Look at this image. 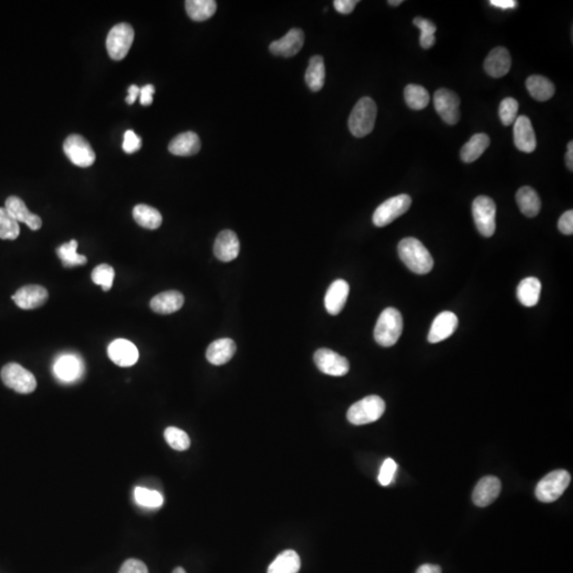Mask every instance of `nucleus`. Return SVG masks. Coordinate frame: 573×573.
Returning a JSON list of instances; mask_svg holds the SVG:
<instances>
[{
    "label": "nucleus",
    "instance_id": "6ab92c4d",
    "mask_svg": "<svg viewBox=\"0 0 573 573\" xmlns=\"http://www.w3.org/2000/svg\"><path fill=\"white\" fill-rule=\"evenodd\" d=\"M349 285L344 279H337L329 285L325 295V308L331 316H337L343 310L349 297Z\"/></svg>",
    "mask_w": 573,
    "mask_h": 573
},
{
    "label": "nucleus",
    "instance_id": "09e8293b",
    "mask_svg": "<svg viewBox=\"0 0 573 573\" xmlns=\"http://www.w3.org/2000/svg\"><path fill=\"white\" fill-rule=\"evenodd\" d=\"M154 93H155V87L152 84H147L141 87V94H139L141 105H151V104L153 103Z\"/></svg>",
    "mask_w": 573,
    "mask_h": 573
},
{
    "label": "nucleus",
    "instance_id": "ea45409f",
    "mask_svg": "<svg viewBox=\"0 0 573 573\" xmlns=\"http://www.w3.org/2000/svg\"><path fill=\"white\" fill-rule=\"evenodd\" d=\"M413 24L420 30V43L424 49H429L435 44L434 33L437 26L431 20L422 18H414Z\"/></svg>",
    "mask_w": 573,
    "mask_h": 573
},
{
    "label": "nucleus",
    "instance_id": "c9c22d12",
    "mask_svg": "<svg viewBox=\"0 0 573 573\" xmlns=\"http://www.w3.org/2000/svg\"><path fill=\"white\" fill-rule=\"evenodd\" d=\"M405 100L412 110H420L427 108L430 102V95L425 87L420 85L409 84L405 89Z\"/></svg>",
    "mask_w": 573,
    "mask_h": 573
},
{
    "label": "nucleus",
    "instance_id": "4be33fe9",
    "mask_svg": "<svg viewBox=\"0 0 573 573\" xmlns=\"http://www.w3.org/2000/svg\"><path fill=\"white\" fill-rule=\"evenodd\" d=\"M5 208L18 223H25L32 231L41 228V219L37 214H32L20 198L15 195L8 198Z\"/></svg>",
    "mask_w": 573,
    "mask_h": 573
},
{
    "label": "nucleus",
    "instance_id": "6e6d98bb",
    "mask_svg": "<svg viewBox=\"0 0 573 573\" xmlns=\"http://www.w3.org/2000/svg\"><path fill=\"white\" fill-rule=\"evenodd\" d=\"M172 573H186V571H185L182 567H178V568L174 569Z\"/></svg>",
    "mask_w": 573,
    "mask_h": 573
},
{
    "label": "nucleus",
    "instance_id": "1a4fd4ad",
    "mask_svg": "<svg viewBox=\"0 0 573 573\" xmlns=\"http://www.w3.org/2000/svg\"><path fill=\"white\" fill-rule=\"evenodd\" d=\"M472 216L482 236L491 237L496 231V204L491 198L480 195L472 203Z\"/></svg>",
    "mask_w": 573,
    "mask_h": 573
},
{
    "label": "nucleus",
    "instance_id": "393cba45",
    "mask_svg": "<svg viewBox=\"0 0 573 573\" xmlns=\"http://www.w3.org/2000/svg\"><path fill=\"white\" fill-rule=\"evenodd\" d=\"M82 372V362L76 356H62L54 364V375L65 382H72L80 378Z\"/></svg>",
    "mask_w": 573,
    "mask_h": 573
},
{
    "label": "nucleus",
    "instance_id": "de8ad7c7",
    "mask_svg": "<svg viewBox=\"0 0 573 573\" xmlns=\"http://www.w3.org/2000/svg\"><path fill=\"white\" fill-rule=\"evenodd\" d=\"M359 3L357 0H335L333 7L341 14H351L355 10L356 5Z\"/></svg>",
    "mask_w": 573,
    "mask_h": 573
},
{
    "label": "nucleus",
    "instance_id": "7c9ffc66",
    "mask_svg": "<svg viewBox=\"0 0 573 573\" xmlns=\"http://www.w3.org/2000/svg\"><path fill=\"white\" fill-rule=\"evenodd\" d=\"M489 143H491V139H489V135L484 134V133L475 134L470 139V141L466 143L462 148L461 153H460L461 160L464 162H468V164L475 162L484 153L485 150L489 148Z\"/></svg>",
    "mask_w": 573,
    "mask_h": 573
},
{
    "label": "nucleus",
    "instance_id": "a211bd4d",
    "mask_svg": "<svg viewBox=\"0 0 573 573\" xmlns=\"http://www.w3.org/2000/svg\"><path fill=\"white\" fill-rule=\"evenodd\" d=\"M501 491V482L497 477L487 476L479 481L472 493V501L479 508L491 506Z\"/></svg>",
    "mask_w": 573,
    "mask_h": 573
},
{
    "label": "nucleus",
    "instance_id": "9b49d317",
    "mask_svg": "<svg viewBox=\"0 0 573 573\" xmlns=\"http://www.w3.org/2000/svg\"><path fill=\"white\" fill-rule=\"evenodd\" d=\"M316 368L330 376H345L349 371V362L347 358L328 349H320L314 356Z\"/></svg>",
    "mask_w": 573,
    "mask_h": 573
},
{
    "label": "nucleus",
    "instance_id": "dca6fc26",
    "mask_svg": "<svg viewBox=\"0 0 573 573\" xmlns=\"http://www.w3.org/2000/svg\"><path fill=\"white\" fill-rule=\"evenodd\" d=\"M514 143L524 153H532L536 149V136L530 118L520 116L514 122Z\"/></svg>",
    "mask_w": 573,
    "mask_h": 573
},
{
    "label": "nucleus",
    "instance_id": "b1692460",
    "mask_svg": "<svg viewBox=\"0 0 573 573\" xmlns=\"http://www.w3.org/2000/svg\"><path fill=\"white\" fill-rule=\"evenodd\" d=\"M184 302V295L179 291H166L155 295L150 302V307L156 314H170L179 311Z\"/></svg>",
    "mask_w": 573,
    "mask_h": 573
},
{
    "label": "nucleus",
    "instance_id": "39448f33",
    "mask_svg": "<svg viewBox=\"0 0 573 573\" xmlns=\"http://www.w3.org/2000/svg\"><path fill=\"white\" fill-rule=\"evenodd\" d=\"M571 476L567 470H558L543 477L535 489L539 501L550 503L556 501L570 484Z\"/></svg>",
    "mask_w": 573,
    "mask_h": 573
},
{
    "label": "nucleus",
    "instance_id": "58836bf2",
    "mask_svg": "<svg viewBox=\"0 0 573 573\" xmlns=\"http://www.w3.org/2000/svg\"><path fill=\"white\" fill-rule=\"evenodd\" d=\"M115 278V270L110 264H102L96 266L91 273V279L96 285H101L102 290H110Z\"/></svg>",
    "mask_w": 573,
    "mask_h": 573
},
{
    "label": "nucleus",
    "instance_id": "4c0bfd02",
    "mask_svg": "<svg viewBox=\"0 0 573 573\" xmlns=\"http://www.w3.org/2000/svg\"><path fill=\"white\" fill-rule=\"evenodd\" d=\"M165 439L171 448L178 451H184L191 447V439L185 431L176 427H168L165 430Z\"/></svg>",
    "mask_w": 573,
    "mask_h": 573
},
{
    "label": "nucleus",
    "instance_id": "e433bc0d",
    "mask_svg": "<svg viewBox=\"0 0 573 573\" xmlns=\"http://www.w3.org/2000/svg\"><path fill=\"white\" fill-rule=\"evenodd\" d=\"M20 233V223L6 208L0 207V238L14 240Z\"/></svg>",
    "mask_w": 573,
    "mask_h": 573
},
{
    "label": "nucleus",
    "instance_id": "6e6552de",
    "mask_svg": "<svg viewBox=\"0 0 573 573\" xmlns=\"http://www.w3.org/2000/svg\"><path fill=\"white\" fill-rule=\"evenodd\" d=\"M412 199L410 195H399L389 198L378 206L373 214V222L377 227H383L403 216L411 207Z\"/></svg>",
    "mask_w": 573,
    "mask_h": 573
},
{
    "label": "nucleus",
    "instance_id": "c85d7f7f",
    "mask_svg": "<svg viewBox=\"0 0 573 573\" xmlns=\"http://www.w3.org/2000/svg\"><path fill=\"white\" fill-rule=\"evenodd\" d=\"M527 89L533 99L537 101H548L553 97L555 93V86L553 83L546 77L533 75L526 81Z\"/></svg>",
    "mask_w": 573,
    "mask_h": 573
},
{
    "label": "nucleus",
    "instance_id": "a878e982",
    "mask_svg": "<svg viewBox=\"0 0 573 573\" xmlns=\"http://www.w3.org/2000/svg\"><path fill=\"white\" fill-rule=\"evenodd\" d=\"M201 149L200 137L195 132H185L174 137L169 143V151L176 156H191Z\"/></svg>",
    "mask_w": 573,
    "mask_h": 573
},
{
    "label": "nucleus",
    "instance_id": "f8f14e48",
    "mask_svg": "<svg viewBox=\"0 0 573 573\" xmlns=\"http://www.w3.org/2000/svg\"><path fill=\"white\" fill-rule=\"evenodd\" d=\"M434 108L446 124H456L460 120V98L454 91L447 89L435 91Z\"/></svg>",
    "mask_w": 573,
    "mask_h": 573
},
{
    "label": "nucleus",
    "instance_id": "864d4df0",
    "mask_svg": "<svg viewBox=\"0 0 573 573\" xmlns=\"http://www.w3.org/2000/svg\"><path fill=\"white\" fill-rule=\"evenodd\" d=\"M566 165L569 170H573V143L570 141L568 143V150L566 153Z\"/></svg>",
    "mask_w": 573,
    "mask_h": 573
},
{
    "label": "nucleus",
    "instance_id": "f3484780",
    "mask_svg": "<svg viewBox=\"0 0 573 573\" xmlns=\"http://www.w3.org/2000/svg\"><path fill=\"white\" fill-rule=\"evenodd\" d=\"M305 41V34L301 29H291L285 37L273 41L270 51L275 56L290 58L299 53Z\"/></svg>",
    "mask_w": 573,
    "mask_h": 573
},
{
    "label": "nucleus",
    "instance_id": "473e14b6",
    "mask_svg": "<svg viewBox=\"0 0 573 573\" xmlns=\"http://www.w3.org/2000/svg\"><path fill=\"white\" fill-rule=\"evenodd\" d=\"M325 65L322 56H312L306 70L305 80L312 91H318L323 89L325 83Z\"/></svg>",
    "mask_w": 573,
    "mask_h": 573
},
{
    "label": "nucleus",
    "instance_id": "a18cd8bd",
    "mask_svg": "<svg viewBox=\"0 0 573 573\" xmlns=\"http://www.w3.org/2000/svg\"><path fill=\"white\" fill-rule=\"evenodd\" d=\"M120 573H149L145 562L135 558L126 560L120 568Z\"/></svg>",
    "mask_w": 573,
    "mask_h": 573
},
{
    "label": "nucleus",
    "instance_id": "2eb2a0df",
    "mask_svg": "<svg viewBox=\"0 0 573 573\" xmlns=\"http://www.w3.org/2000/svg\"><path fill=\"white\" fill-rule=\"evenodd\" d=\"M240 252V243L233 231L225 229L217 236L214 241V253L219 260L229 262L236 259Z\"/></svg>",
    "mask_w": 573,
    "mask_h": 573
},
{
    "label": "nucleus",
    "instance_id": "aec40b11",
    "mask_svg": "<svg viewBox=\"0 0 573 573\" xmlns=\"http://www.w3.org/2000/svg\"><path fill=\"white\" fill-rule=\"evenodd\" d=\"M458 316L453 312L444 311L433 321L429 331L428 341L435 344L452 335V333L458 328Z\"/></svg>",
    "mask_w": 573,
    "mask_h": 573
},
{
    "label": "nucleus",
    "instance_id": "20e7f679",
    "mask_svg": "<svg viewBox=\"0 0 573 573\" xmlns=\"http://www.w3.org/2000/svg\"><path fill=\"white\" fill-rule=\"evenodd\" d=\"M385 411V403L377 395L366 396L354 404L347 411V420L351 424L366 425L376 422Z\"/></svg>",
    "mask_w": 573,
    "mask_h": 573
},
{
    "label": "nucleus",
    "instance_id": "c756f323",
    "mask_svg": "<svg viewBox=\"0 0 573 573\" xmlns=\"http://www.w3.org/2000/svg\"><path fill=\"white\" fill-rule=\"evenodd\" d=\"M301 568V558L293 550L281 552L269 566L268 573H297Z\"/></svg>",
    "mask_w": 573,
    "mask_h": 573
},
{
    "label": "nucleus",
    "instance_id": "3c124183",
    "mask_svg": "<svg viewBox=\"0 0 573 573\" xmlns=\"http://www.w3.org/2000/svg\"><path fill=\"white\" fill-rule=\"evenodd\" d=\"M128 97L126 98L127 103L128 104H133L135 101H136L137 98L139 97V94H141V89H139L137 85H131L128 89Z\"/></svg>",
    "mask_w": 573,
    "mask_h": 573
},
{
    "label": "nucleus",
    "instance_id": "f03ea898",
    "mask_svg": "<svg viewBox=\"0 0 573 573\" xmlns=\"http://www.w3.org/2000/svg\"><path fill=\"white\" fill-rule=\"evenodd\" d=\"M403 316L395 308H387L381 312L375 326L374 337L383 347H391L397 343L403 333Z\"/></svg>",
    "mask_w": 573,
    "mask_h": 573
},
{
    "label": "nucleus",
    "instance_id": "2f4dec72",
    "mask_svg": "<svg viewBox=\"0 0 573 573\" xmlns=\"http://www.w3.org/2000/svg\"><path fill=\"white\" fill-rule=\"evenodd\" d=\"M185 7L189 18L195 22L210 20L217 11V3L214 0H187Z\"/></svg>",
    "mask_w": 573,
    "mask_h": 573
},
{
    "label": "nucleus",
    "instance_id": "603ef678",
    "mask_svg": "<svg viewBox=\"0 0 573 573\" xmlns=\"http://www.w3.org/2000/svg\"><path fill=\"white\" fill-rule=\"evenodd\" d=\"M416 573H442V569L437 565L425 564L418 569Z\"/></svg>",
    "mask_w": 573,
    "mask_h": 573
},
{
    "label": "nucleus",
    "instance_id": "9d476101",
    "mask_svg": "<svg viewBox=\"0 0 573 573\" xmlns=\"http://www.w3.org/2000/svg\"><path fill=\"white\" fill-rule=\"evenodd\" d=\"M63 149L70 162L76 166L86 168L95 162L96 154L93 148L81 135H70L64 141Z\"/></svg>",
    "mask_w": 573,
    "mask_h": 573
},
{
    "label": "nucleus",
    "instance_id": "f704fd0d",
    "mask_svg": "<svg viewBox=\"0 0 573 573\" xmlns=\"http://www.w3.org/2000/svg\"><path fill=\"white\" fill-rule=\"evenodd\" d=\"M77 249H78L77 240H70V243H63L56 249V254L65 268H74V266H84L87 264V258L77 253Z\"/></svg>",
    "mask_w": 573,
    "mask_h": 573
},
{
    "label": "nucleus",
    "instance_id": "37998d69",
    "mask_svg": "<svg viewBox=\"0 0 573 573\" xmlns=\"http://www.w3.org/2000/svg\"><path fill=\"white\" fill-rule=\"evenodd\" d=\"M396 470H397V464L395 463L393 458H387V460L383 462L382 466H381L380 468V472H379V483L383 485V487H387V485L391 484L394 476H395Z\"/></svg>",
    "mask_w": 573,
    "mask_h": 573
},
{
    "label": "nucleus",
    "instance_id": "49530a36",
    "mask_svg": "<svg viewBox=\"0 0 573 573\" xmlns=\"http://www.w3.org/2000/svg\"><path fill=\"white\" fill-rule=\"evenodd\" d=\"M558 229L564 235H572L573 233V212L567 210L560 216L558 220Z\"/></svg>",
    "mask_w": 573,
    "mask_h": 573
},
{
    "label": "nucleus",
    "instance_id": "423d86ee",
    "mask_svg": "<svg viewBox=\"0 0 573 573\" xmlns=\"http://www.w3.org/2000/svg\"><path fill=\"white\" fill-rule=\"evenodd\" d=\"M134 41V30L127 22L116 25L110 29L106 37V49L115 61L124 59L130 51Z\"/></svg>",
    "mask_w": 573,
    "mask_h": 573
},
{
    "label": "nucleus",
    "instance_id": "0eeeda50",
    "mask_svg": "<svg viewBox=\"0 0 573 573\" xmlns=\"http://www.w3.org/2000/svg\"><path fill=\"white\" fill-rule=\"evenodd\" d=\"M3 382L10 389L20 394H30L37 389V379L30 371L20 364L11 362L1 370Z\"/></svg>",
    "mask_w": 573,
    "mask_h": 573
},
{
    "label": "nucleus",
    "instance_id": "bb28decb",
    "mask_svg": "<svg viewBox=\"0 0 573 573\" xmlns=\"http://www.w3.org/2000/svg\"><path fill=\"white\" fill-rule=\"evenodd\" d=\"M516 202H517L520 212L529 218L536 217L541 212V198L539 193L531 187H522L516 193Z\"/></svg>",
    "mask_w": 573,
    "mask_h": 573
},
{
    "label": "nucleus",
    "instance_id": "7ed1b4c3",
    "mask_svg": "<svg viewBox=\"0 0 573 573\" xmlns=\"http://www.w3.org/2000/svg\"><path fill=\"white\" fill-rule=\"evenodd\" d=\"M377 105L370 97L361 98L352 110L349 128L354 136L361 139L374 130Z\"/></svg>",
    "mask_w": 573,
    "mask_h": 573
},
{
    "label": "nucleus",
    "instance_id": "ddd939ff",
    "mask_svg": "<svg viewBox=\"0 0 573 573\" xmlns=\"http://www.w3.org/2000/svg\"><path fill=\"white\" fill-rule=\"evenodd\" d=\"M47 289L43 285H27L18 289L12 300L15 302L18 307L24 310H32L41 307L48 301Z\"/></svg>",
    "mask_w": 573,
    "mask_h": 573
},
{
    "label": "nucleus",
    "instance_id": "5701e85b",
    "mask_svg": "<svg viewBox=\"0 0 573 573\" xmlns=\"http://www.w3.org/2000/svg\"><path fill=\"white\" fill-rule=\"evenodd\" d=\"M236 351L234 340L223 337L210 344L206 351V358L214 366H223L234 357Z\"/></svg>",
    "mask_w": 573,
    "mask_h": 573
},
{
    "label": "nucleus",
    "instance_id": "f257e3e1",
    "mask_svg": "<svg viewBox=\"0 0 573 573\" xmlns=\"http://www.w3.org/2000/svg\"><path fill=\"white\" fill-rule=\"evenodd\" d=\"M398 255L408 269L416 274H428L434 266L432 256L416 238L403 239L398 245Z\"/></svg>",
    "mask_w": 573,
    "mask_h": 573
},
{
    "label": "nucleus",
    "instance_id": "72a5a7b5",
    "mask_svg": "<svg viewBox=\"0 0 573 573\" xmlns=\"http://www.w3.org/2000/svg\"><path fill=\"white\" fill-rule=\"evenodd\" d=\"M133 217L137 224L148 229H156L162 225V217L160 212L151 206L139 204L133 210Z\"/></svg>",
    "mask_w": 573,
    "mask_h": 573
},
{
    "label": "nucleus",
    "instance_id": "412c9836",
    "mask_svg": "<svg viewBox=\"0 0 573 573\" xmlns=\"http://www.w3.org/2000/svg\"><path fill=\"white\" fill-rule=\"evenodd\" d=\"M512 66L510 52L506 48L496 47L489 52L484 61V70L493 78H502Z\"/></svg>",
    "mask_w": 573,
    "mask_h": 573
},
{
    "label": "nucleus",
    "instance_id": "5fc2aeb1",
    "mask_svg": "<svg viewBox=\"0 0 573 573\" xmlns=\"http://www.w3.org/2000/svg\"><path fill=\"white\" fill-rule=\"evenodd\" d=\"M401 4H403V0H389V5L394 6V7H397Z\"/></svg>",
    "mask_w": 573,
    "mask_h": 573
},
{
    "label": "nucleus",
    "instance_id": "a19ab883",
    "mask_svg": "<svg viewBox=\"0 0 573 573\" xmlns=\"http://www.w3.org/2000/svg\"><path fill=\"white\" fill-rule=\"evenodd\" d=\"M518 110H520V104L517 100L510 97L502 100L499 106V117L502 124L506 127L514 124L518 118Z\"/></svg>",
    "mask_w": 573,
    "mask_h": 573
},
{
    "label": "nucleus",
    "instance_id": "79ce46f5",
    "mask_svg": "<svg viewBox=\"0 0 573 573\" xmlns=\"http://www.w3.org/2000/svg\"><path fill=\"white\" fill-rule=\"evenodd\" d=\"M134 496L137 503L146 508H160L164 502L162 496L158 491H151L145 487H136Z\"/></svg>",
    "mask_w": 573,
    "mask_h": 573
},
{
    "label": "nucleus",
    "instance_id": "c03bdc74",
    "mask_svg": "<svg viewBox=\"0 0 573 573\" xmlns=\"http://www.w3.org/2000/svg\"><path fill=\"white\" fill-rule=\"evenodd\" d=\"M141 139L132 130H128L124 133V143H122V149L126 153L132 154L139 151L141 148Z\"/></svg>",
    "mask_w": 573,
    "mask_h": 573
},
{
    "label": "nucleus",
    "instance_id": "8fccbe9b",
    "mask_svg": "<svg viewBox=\"0 0 573 573\" xmlns=\"http://www.w3.org/2000/svg\"><path fill=\"white\" fill-rule=\"evenodd\" d=\"M489 4L494 7L503 10L514 9V8L517 7V1H515V0H491Z\"/></svg>",
    "mask_w": 573,
    "mask_h": 573
},
{
    "label": "nucleus",
    "instance_id": "4468645a",
    "mask_svg": "<svg viewBox=\"0 0 573 573\" xmlns=\"http://www.w3.org/2000/svg\"><path fill=\"white\" fill-rule=\"evenodd\" d=\"M108 357L117 366L129 368L134 366L139 358V349L132 342L117 339L108 345Z\"/></svg>",
    "mask_w": 573,
    "mask_h": 573
},
{
    "label": "nucleus",
    "instance_id": "cd10ccee",
    "mask_svg": "<svg viewBox=\"0 0 573 573\" xmlns=\"http://www.w3.org/2000/svg\"><path fill=\"white\" fill-rule=\"evenodd\" d=\"M541 283L536 277H527L517 287V297L526 307L536 306L541 299Z\"/></svg>",
    "mask_w": 573,
    "mask_h": 573
}]
</instances>
